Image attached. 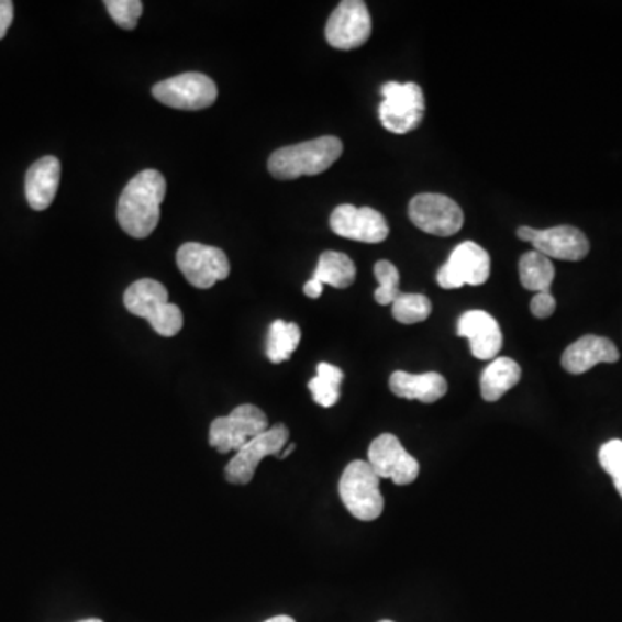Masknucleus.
<instances>
[{"mask_svg":"<svg viewBox=\"0 0 622 622\" xmlns=\"http://www.w3.org/2000/svg\"><path fill=\"white\" fill-rule=\"evenodd\" d=\"M166 196V180L158 170L135 175L118 201V222L126 234L146 238L156 231Z\"/></svg>","mask_w":622,"mask_h":622,"instance_id":"obj_1","label":"nucleus"},{"mask_svg":"<svg viewBox=\"0 0 622 622\" xmlns=\"http://www.w3.org/2000/svg\"><path fill=\"white\" fill-rule=\"evenodd\" d=\"M341 154L343 142L332 135H325L275 151L268 159V171L277 180L320 175L329 170L341 158Z\"/></svg>","mask_w":622,"mask_h":622,"instance_id":"obj_2","label":"nucleus"},{"mask_svg":"<svg viewBox=\"0 0 622 622\" xmlns=\"http://www.w3.org/2000/svg\"><path fill=\"white\" fill-rule=\"evenodd\" d=\"M123 301L132 315L146 319L159 336L174 337L182 331V310L168 301V291L158 280H137L126 289Z\"/></svg>","mask_w":622,"mask_h":622,"instance_id":"obj_3","label":"nucleus"},{"mask_svg":"<svg viewBox=\"0 0 622 622\" xmlns=\"http://www.w3.org/2000/svg\"><path fill=\"white\" fill-rule=\"evenodd\" d=\"M380 477L368 462L355 460L344 469L340 481V497L344 507L358 521H376L385 510L380 495Z\"/></svg>","mask_w":622,"mask_h":622,"instance_id":"obj_4","label":"nucleus"},{"mask_svg":"<svg viewBox=\"0 0 622 622\" xmlns=\"http://www.w3.org/2000/svg\"><path fill=\"white\" fill-rule=\"evenodd\" d=\"M385 101L379 105V120L391 134H409L421 126L425 113V99L421 86L413 81H388L380 89Z\"/></svg>","mask_w":622,"mask_h":622,"instance_id":"obj_5","label":"nucleus"},{"mask_svg":"<svg viewBox=\"0 0 622 622\" xmlns=\"http://www.w3.org/2000/svg\"><path fill=\"white\" fill-rule=\"evenodd\" d=\"M268 419L255 404H241L211 422L210 445L220 453H237L253 437L268 431Z\"/></svg>","mask_w":622,"mask_h":622,"instance_id":"obj_6","label":"nucleus"},{"mask_svg":"<svg viewBox=\"0 0 622 622\" xmlns=\"http://www.w3.org/2000/svg\"><path fill=\"white\" fill-rule=\"evenodd\" d=\"M153 96L174 110L199 111L214 104L219 89L207 75L184 74L156 84Z\"/></svg>","mask_w":622,"mask_h":622,"instance_id":"obj_7","label":"nucleus"},{"mask_svg":"<svg viewBox=\"0 0 622 622\" xmlns=\"http://www.w3.org/2000/svg\"><path fill=\"white\" fill-rule=\"evenodd\" d=\"M287 441H289V429L284 424L271 425L265 433L253 437L226 465V481L231 485H249L259 462L267 457H279L280 452L286 448Z\"/></svg>","mask_w":622,"mask_h":622,"instance_id":"obj_8","label":"nucleus"},{"mask_svg":"<svg viewBox=\"0 0 622 622\" xmlns=\"http://www.w3.org/2000/svg\"><path fill=\"white\" fill-rule=\"evenodd\" d=\"M177 265L190 286L210 289L231 274V263L220 247L186 243L178 247Z\"/></svg>","mask_w":622,"mask_h":622,"instance_id":"obj_9","label":"nucleus"},{"mask_svg":"<svg viewBox=\"0 0 622 622\" xmlns=\"http://www.w3.org/2000/svg\"><path fill=\"white\" fill-rule=\"evenodd\" d=\"M373 18L364 0H343L329 18L325 38L334 49H358L370 38Z\"/></svg>","mask_w":622,"mask_h":622,"instance_id":"obj_10","label":"nucleus"},{"mask_svg":"<svg viewBox=\"0 0 622 622\" xmlns=\"http://www.w3.org/2000/svg\"><path fill=\"white\" fill-rule=\"evenodd\" d=\"M409 214L416 229L437 237L455 235L464 225V211L448 196H415L410 201Z\"/></svg>","mask_w":622,"mask_h":622,"instance_id":"obj_11","label":"nucleus"},{"mask_svg":"<svg viewBox=\"0 0 622 622\" xmlns=\"http://www.w3.org/2000/svg\"><path fill=\"white\" fill-rule=\"evenodd\" d=\"M491 259L488 251L473 241H465L452 251L448 262L437 271V284L443 289L462 286H481L489 279Z\"/></svg>","mask_w":622,"mask_h":622,"instance_id":"obj_12","label":"nucleus"},{"mask_svg":"<svg viewBox=\"0 0 622 622\" xmlns=\"http://www.w3.org/2000/svg\"><path fill=\"white\" fill-rule=\"evenodd\" d=\"M518 237L525 243L533 244L534 251L542 253L546 258L579 262L590 253L588 237L576 226L560 225L545 229V231L521 226Z\"/></svg>","mask_w":622,"mask_h":622,"instance_id":"obj_13","label":"nucleus"},{"mask_svg":"<svg viewBox=\"0 0 622 622\" xmlns=\"http://www.w3.org/2000/svg\"><path fill=\"white\" fill-rule=\"evenodd\" d=\"M368 464L380 479H391L395 485H412L421 473L419 462L392 434H380L368 448Z\"/></svg>","mask_w":622,"mask_h":622,"instance_id":"obj_14","label":"nucleus"},{"mask_svg":"<svg viewBox=\"0 0 622 622\" xmlns=\"http://www.w3.org/2000/svg\"><path fill=\"white\" fill-rule=\"evenodd\" d=\"M331 229L341 237L365 244L382 243L389 235L388 222L379 211L353 204H341L332 211Z\"/></svg>","mask_w":622,"mask_h":622,"instance_id":"obj_15","label":"nucleus"},{"mask_svg":"<svg viewBox=\"0 0 622 622\" xmlns=\"http://www.w3.org/2000/svg\"><path fill=\"white\" fill-rule=\"evenodd\" d=\"M457 334L469 340L477 360H495L503 346L500 325L488 311H465L458 320Z\"/></svg>","mask_w":622,"mask_h":622,"instance_id":"obj_16","label":"nucleus"},{"mask_svg":"<svg viewBox=\"0 0 622 622\" xmlns=\"http://www.w3.org/2000/svg\"><path fill=\"white\" fill-rule=\"evenodd\" d=\"M619 360V349L615 344L607 337L585 336L562 355V367L567 373L579 376L588 373L598 364H615Z\"/></svg>","mask_w":622,"mask_h":622,"instance_id":"obj_17","label":"nucleus"},{"mask_svg":"<svg viewBox=\"0 0 622 622\" xmlns=\"http://www.w3.org/2000/svg\"><path fill=\"white\" fill-rule=\"evenodd\" d=\"M62 180V163L54 156H44L30 166L25 180L26 201L35 211H44L53 204Z\"/></svg>","mask_w":622,"mask_h":622,"instance_id":"obj_18","label":"nucleus"},{"mask_svg":"<svg viewBox=\"0 0 622 622\" xmlns=\"http://www.w3.org/2000/svg\"><path fill=\"white\" fill-rule=\"evenodd\" d=\"M389 388L398 398L422 401V403H434L448 391L446 379L441 374H409L401 370L392 374Z\"/></svg>","mask_w":622,"mask_h":622,"instance_id":"obj_19","label":"nucleus"},{"mask_svg":"<svg viewBox=\"0 0 622 622\" xmlns=\"http://www.w3.org/2000/svg\"><path fill=\"white\" fill-rule=\"evenodd\" d=\"M522 370L518 362L507 356H497L481 374V395L486 401H498L507 391L515 388Z\"/></svg>","mask_w":622,"mask_h":622,"instance_id":"obj_20","label":"nucleus"},{"mask_svg":"<svg viewBox=\"0 0 622 622\" xmlns=\"http://www.w3.org/2000/svg\"><path fill=\"white\" fill-rule=\"evenodd\" d=\"M313 279L320 280L324 286L327 284L336 289H346L355 282V263L344 253L325 251L324 255L320 256Z\"/></svg>","mask_w":622,"mask_h":622,"instance_id":"obj_21","label":"nucleus"},{"mask_svg":"<svg viewBox=\"0 0 622 622\" xmlns=\"http://www.w3.org/2000/svg\"><path fill=\"white\" fill-rule=\"evenodd\" d=\"M519 275L522 287L527 291L548 292L555 280L554 263L542 253L530 251L519 262Z\"/></svg>","mask_w":622,"mask_h":622,"instance_id":"obj_22","label":"nucleus"},{"mask_svg":"<svg viewBox=\"0 0 622 622\" xmlns=\"http://www.w3.org/2000/svg\"><path fill=\"white\" fill-rule=\"evenodd\" d=\"M301 341V329L291 322L275 320L268 331L267 356L271 364L289 360Z\"/></svg>","mask_w":622,"mask_h":622,"instance_id":"obj_23","label":"nucleus"},{"mask_svg":"<svg viewBox=\"0 0 622 622\" xmlns=\"http://www.w3.org/2000/svg\"><path fill=\"white\" fill-rule=\"evenodd\" d=\"M344 374L341 368L334 365L319 364L316 367V377L308 382V389L313 395V400L324 409H331L340 401L341 385H343Z\"/></svg>","mask_w":622,"mask_h":622,"instance_id":"obj_24","label":"nucleus"},{"mask_svg":"<svg viewBox=\"0 0 622 622\" xmlns=\"http://www.w3.org/2000/svg\"><path fill=\"white\" fill-rule=\"evenodd\" d=\"M431 311H433V304L424 295L401 292L397 301L392 303V316L404 325L421 324L429 319Z\"/></svg>","mask_w":622,"mask_h":622,"instance_id":"obj_25","label":"nucleus"},{"mask_svg":"<svg viewBox=\"0 0 622 622\" xmlns=\"http://www.w3.org/2000/svg\"><path fill=\"white\" fill-rule=\"evenodd\" d=\"M374 275L379 280V287H377L376 295H374L377 303L382 304V307L395 303L398 296L401 295L400 287H398V284H400V271H398V268L388 259H380L374 267Z\"/></svg>","mask_w":622,"mask_h":622,"instance_id":"obj_26","label":"nucleus"},{"mask_svg":"<svg viewBox=\"0 0 622 622\" xmlns=\"http://www.w3.org/2000/svg\"><path fill=\"white\" fill-rule=\"evenodd\" d=\"M104 5L114 23L123 30H134L144 9L141 0H105Z\"/></svg>","mask_w":622,"mask_h":622,"instance_id":"obj_27","label":"nucleus"},{"mask_svg":"<svg viewBox=\"0 0 622 622\" xmlns=\"http://www.w3.org/2000/svg\"><path fill=\"white\" fill-rule=\"evenodd\" d=\"M598 460L602 469L612 477L615 489L622 498V441L612 440L600 448Z\"/></svg>","mask_w":622,"mask_h":622,"instance_id":"obj_28","label":"nucleus"},{"mask_svg":"<svg viewBox=\"0 0 622 622\" xmlns=\"http://www.w3.org/2000/svg\"><path fill=\"white\" fill-rule=\"evenodd\" d=\"M555 308H557V301L549 291L536 292L534 298L531 299V313L536 319H548V316L554 315Z\"/></svg>","mask_w":622,"mask_h":622,"instance_id":"obj_29","label":"nucleus"},{"mask_svg":"<svg viewBox=\"0 0 622 622\" xmlns=\"http://www.w3.org/2000/svg\"><path fill=\"white\" fill-rule=\"evenodd\" d=\"M14 4L11 0H0V41L5 37L9 26L13 25Z\"/></svg>","mask_w":622,"mask_h":622,"instance_id":"obj_30","label":"nucleus"},{"mask_svg":"<svg viewBox=\"0 0 622 622\" xmlns=\"http://www.w3.org/2000/svg\"><path fill=\"white\" fill-rule=\"evenodd\" d=\"M303 291L304 295L308 296V298L311 299L320 298V296H322V292H324V284L311 277V279L308 280L307 284H304Z\"/></svg>","mask_w":622,"mask_h":622,"instance_id":"obj_31","label":"nucleus"},{"mask_svg":"<svg viewBox=\"0 0 622 622\" xmlns=\"http://www.w3.org/2000/svg\"><path fill=\"white\" fill-rule=\"evenodd\" d=\"M265 622H296L295 619L289 618V615H275V618L268 619Z\"/></svg>","mask_w":622,"mask_h":622,"instance_id":"obj_32","label":"nucleus"},{"mask_svg":"<svg viewBox=\"0 0 622 622\" xmlns=\"http://www.w3.org/2000/svg\"><path fill=\"white\" fill-rule=\"evenodd\" d=\"M295 449H296V445L286 446V448H284L282 452H280L279 455L280 460H284V458L289 457V455H291V453L295 452Z\"/></svg>","mask_w":622,"mask_h":622,"instance_id":"obj_33","label":"nucleus"},{"mask_svg":"<svg viewBox=\"0 0 622 622\" xmlns=\"http://www.w3.org/2000/svg\"><path fill=\"white\" fill-rule=\"evenodd\" d=\"M78 622H104V621H101V619L98 618H92V619H86V621H78Z\"/></svg>","mask_w":622,"mask_h":622,"instance_id":"obj_34","label":"nucleus"},{"mask_svg":"<svg viewBox=\"0 0 622 622\" xmlns=\"http://www.w3.org/2000/svg\"><path fill=\"white\" fill-rule=\"evenodd\" d=\"M379 622H395V621H389V619H385V621H379Z\"/></svg>","mask_w":622,"mask_h":622,"instance_id":"obj_35","label":"nucleus"}]
</instances>
